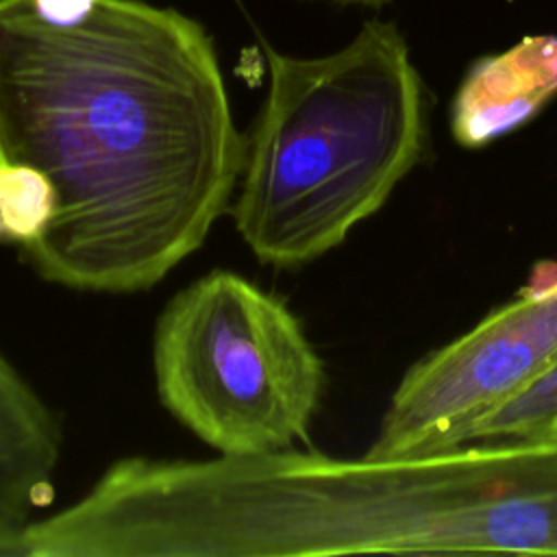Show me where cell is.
Returning a JSON list of instances; mask_svg holds the SVG:
<instances>
[{"label": "cell", "instance_id": "obj_8", "mask_svg": "<svg viewBox=\"0 0 557 557\" xmlns=\"http://www.w3.org/2000/svg\"><path fill=\"white\" fill-rule=\"evenodd\" d=\"M57 194L50 178L26 163L0 161V220L4 242L20 248L41 237L54 218Z\"/></svg>", "mask_w": 557, "mask_h": 557}, {"label": "cell", "instance_id": "obj_3", "mask_svg": "<svg viewBox=\"0 0 557 557\" xmlns=\"http://www.w3.org/2000/svg\"><path fill=\"white\" fill-rule=\"evenodd\" d=\"M261 524L274 555L522 553L557 557V433L337 459L274 455Z\"/></svg>", "mask_w": 557, "mask_h": 557}, {"label": "cell", "instance_id": "obj_9", "mask_svg": "<svg viewBox=\"0 0 557 557\" xmlns=\"http://www.w3.org/2000/svg\"><path fill=\"white\" fill-rule=\"evenodd\" d=\"M550 433H557V361L524 392L476 422L468 442L542 437Z\"/></svg>", "mask_w": 557, "mask_h": 557}, {"label": "cell", "instance_id": "obj_7", "mask_svg": "<svg viewBox=\"0 0 557 557\" xmlns=\"http://www.w3.org/2000/svg\"><path fill=\"white\" fill-rule=\"evenodd\" d=\"M59 457L54 413L0 352V557H24V535L52 496Z\"/></svg>", "mask_w": 557, "mask_h": 557}, {"label": "cell", "instance_id": "obj_5", "mask_svg": "<svg viewBox=\"0 0 557 557\" xmlns=\"http://www.w3.org/2000/svg\"><path fill=\"white\" fill-rule=\"evenodd\" d=\"M557 361V278L533 283L463 335L426 352L398 381L366 457L466 444L476 422Z\"/></svg>", "mask_w": 557, "mask_h": 557}, {"label": "cell", "instance_id": "obj_11", "mask_svg": "<svg viewBox=\"0 0 557 557\" xmlns=\"http://www.w3.org/2000/svg\"><path fill=\"white\" fill-rule=\"evenodd\" d=\"M0 242H4V228H2V220H0Z\"/></svg>", "mask_w": 557, "mask_h": 557}, {"label": "cell", "instance_id": "obj_4", "mask_svg": "<svg viewBox=\"0 0 557 557\" xmlns=\"http://www.w3.org/2000/svg\"><path fill=\"white\" fill-rule=\"evenodd\" d=\"M163 407L220 455L305 440L324 392V366L289 307L228 270L178 292L152 342Z\"/></svg>", "mask_w": 557, "mask_h": 557}, {"label": "cell", "instance_id": "obj_2", "mask_svg": "<svg viewBox=\"0 0 557 557\" xmlns=\"http://www.w3.org/2000/svg\"><path fill=\"white\" fill-rule=\"evenodd\" d=\"M265 59L233 222L261 263L287 270L337 248L422 161L429 94L405 35L379 17L335 52L265 46Z\"/></svg>", "mask_w": 557, "mask_h": 557}, {"label": "cell", "instance_id": "obj_10", "mask_svg": "<svg viewBox=\"0 0 557 557\" xmlns=\"http://www.w3.org/2000/svg\"><path fill=\"white\" fill-rule=\"evenodd\" d=\"M331 2H339V4H361V7H372V9H379V7L387 4L389 0H331Z\"/></svg>", "mask_w": 557, "mask_h": 557}, {"label": "cell", "instance_id": "obj_1", "mask_svg": "<svg viewBox=\"0 0 557 557\" xmlns=\"http://www.w3.org/2000/svg\"><path fill=\"white\" fill-rule=\"evenodd\" d=\"M246 152L213 39L141 0H0V161L54 185L22 259L70 289L159 283L228 209Z\"/></svg>", "mask_w": 557, "mask_h": 557}, {"label": "cell", "instance_id": "obj_6", "mask_svg": "<svg viewBox=\"0 0 557 557\" xmlns=\"http://www.w3.org/2000/svg\"><path fill=\"white\" fill-rule=\"evenodd\" d=\"M555 98L557 35H524L468 65L450 100V135L463 148L487 146L531 122Z\"/></svg>", "mask_w": 557, "mask_h": 557}]
</instances>
